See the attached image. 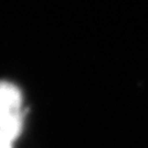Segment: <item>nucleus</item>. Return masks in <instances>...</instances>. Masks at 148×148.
<instances>
[{"label":"nucleus","mask_w":148,"mask_h":148,"mask_svg":"<svg viewBox=\"0 0 148 148\" xmlns=\"http://www.w3.org/2000/svg\"><path fill=\"white\" fill-rule=\"evenodd\" d=\"M23 127L22 95L16 85L0 81V130L13 142Z\"/></svg>","instance_id":"f257e3e1"},{"label":"nucleus","mask_w":148,"mask_h":148,"mask_svg":"<svg viewBox=\"0 0 148 148\" xmlns=\"http://www.w3.org/2000/svg\"><path fill=\"white\" fill-rule=\"evenodd\" d=\"M13 140L0 130V148H13Z\"/></svg>","instance_id":"f03ea898"}]
</instances>
